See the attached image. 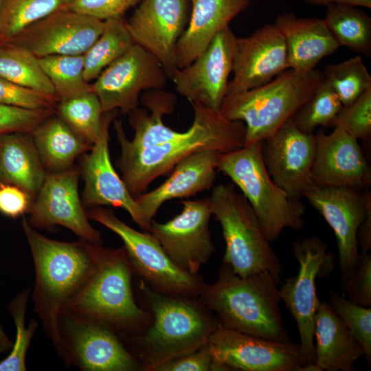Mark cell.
<instances>
[{
  "mask_svg": "<svg viewBox=\"0 0 371 371\" xmlns=\"http://www.w3.org/2000/svg\"><path fill=\"white\" fill-rule=\"evenodd\" d=\"M22 227L35 270L34 311L59 355L61 317L69 302L95 271L104 248L82 239L63 242L49 238L36 231L25 218Z\"/></svg>",
  "mask_w": 371,
  "mask_h": 371,
  "instance_id": "1",
  "label": "cell"
},
{
  "mask_svg": "<svg viewBox=\"0 0 371 371\" xmlns=\"http://www.w3.org/2000/svg\"><path fill=\"white\" fill-rule=\"evenodd\" d=\"M194 110L191 126L168 141L144 148L120 147L117 166L122 179L131 194L136 198L146 192L157 177L171 170L188 156L205 150L221 153L243 146L245 125L233 121L198 103H190Z\"/></svg>",
  "mask_w": 371,
  "mask_h": 371,
  "instance_id": "2",
  "label": "cell"
},
{
  "mask_svg": "<svg viewBox=\"0 0 371 371\" xmlns=\"http://www.w3.org/2000/svg\"><path fill=\"white\" fill-rule=\"evenodd\" d=\"M267 271L241 277L222 263L218 278L203 282L199 296L220 324L244 333L280 341H291L280 306L278 284Z\"/></svg>",
  "mask_w": 371,
  "mask_h": 371,
  "instance_id": "3",
  "label": "cell"
},
{
  "mask_svg": "<svg viewBox=\"0 0 371 371\" xmlns=\"http://www.w3.org/2000/svg\"><path fill=\"white\" fill-rule=\"evenodd\" d=\"M323 74L287 69L272 80L245 91L227 95L220 112L227 119L245 125L243 146L269 137L311 97Z\"/></svg>",
  "mask_w": 371,
  "mask_h": 371,
  "instance_id": "4",
  "label": "cell"
},
{
  "mask_svg": "<svg viewBox=\"0 0 371 371\" xmlns=\"http://www.w3.org/2000/svg\"><path fill=\"white\" fill-rule=\"evenodd\" d=\"M217 170L228 176L254 211L269 242L285 228L304 227L305 206L291 198L269 175L262 155V142L219 153Z\"/></svg>",
  "mask_w": 371,
  "mask_h": 371,
  "instance_id": "5",
  "label": "cell"
},
{
  "mask_svg": "<svg viewBox=\"0 0 371 371\" xmlns=\"http://www.w3.org/2000/svg\"><path fill=\"white\" fill-rule=\"evenodd\" d=\"M225 242L223 262L241 277L267 271L280 282L282 265L245 196L236 186L220 183L208 197Z\"/></svg>",
  "mask_w": 371,
  "mask_h": 371,
  "instance_id": "6",
  "label": "cell"
},
{
  "mask_svg": "<svg viewBox=\"0 0 371 371\" xmlns=\"http://www.w3.org/2000/svg\"><path fill=\"white\" fill-rule=\"evenodd\" d=\"M132 269L124 247L104 248L95 271L69 302L63 315L97 322L113 331L135 327L144 313L134 300Z\"/></svg>",
  "mask_w": 371,
  "mask_h": 371,
  "instance_id": "7",
  "label": "cell"
},
{
  "mask_svg": "<svg viewBox=\"0 0 371 371\" xmlns=\"http://www.w3.org/2000/svg\"><path fill=\"white\" fill-rule=\"evenodd\" d=\"M146 291L154 317L153 325L142 337L146 370L206 345L220 324L217 317L185 297Z\"/></svg>",
  "mask_w": 371,
  "mask_h": 371,
  "instance_id": "8",
  "label": "cell"
},
{
  "mask_svg": "<svg viewBox=\"0 0 371 371\" xmlns=\"http://www.w3.org/2000/svg\"><path fill=\"white\" fill-rule=\"evenodd\" d=\"M87 216L122 239L133 269L155 291L185 297L199 296L203 282L197 276L178 268L150 232H141L134 229L108 209L93 208Z\"/></svg>",
  "mask_w": 371,
  "mask_h": 371,
  "instance_id": "9",
  "label": "cell"
},
{
  "mask_svg": "<svg viewBox=\"0 0 371 371\" xmlns=\"http://www.w3.org/2000/svg\"><path fill=\"white\" fill-rule=\"evenodd\" d=\"M293 254L299 265L297 273L285 279L279 294L295 321L300 345L308 364L314 365L315 316L319 303L316 278L325 277L333 271L334 257L328 251L327 244L315 235L295 240Z\"/></svg>",
  "mask_w": 371,
  "mask_h": 371,
  "instance_id": "10",
  "label": "cell"
},
{
  "mask_svg": "<svg viewBox=\"0 0 371 371\" xmlns=\"http://www.w3.org/2000/svg\"><path fill=\"white\" fill-rule=\"evenodd\" d=\"M206 346L220 371H305L311 366L300 344L244 333L221 324Z\"/></svg>",
  "mask_w": 371,
  "mask_h": 371,
  "instance_id": "11",
  "label": "cell"
},
{
  "mask_svg": "<svg viewBox=\"0 0 371 371\" xmlns=\"http://www.w3.org/2000/svg\"><path fill=\"white\" fill-rule=\"evenodd\" d=\"M168 78L159 61L135 43L90 85L103 112L117 110L129 114L139 107L142 91L163 89Z\"/></svg>",
  "mask_w": 371,
  "mask_h": 371,
  "instance_id": "12",
  "label": "cell"
},
{
  "mask_svg": "<svg viewBox=\"0 0 371 371\" xmlns=\"http://www.w3.org/2000/svg\"><path fill=\"white\" fill-rule=\"evenodd\" d=\"M181 204L182 211L170 221L153 220L150 232L178 268L196 276L215 251L210 232L211 206L208 197Z\"/></svg>",
  "mask_w": 371,
  "mask_h": 371,
  "instance_id": "13",
  "label": "cell"
},
{
  "mask_svg": "<svg viewBox=\"0 0 371 371\" xmlns=\"http://www.w3.org/2000/svg\"><path fill=\"white\" fill-rule=\"evenodd\" d=\"M62 349L67 366L86 371H132L138 365L115 331L97 322L63 315L60 323Z\"/></svg>",
  "mask_w": 371,
  "mask_h": 371,
  "instance_id": "14",
  "label": "cell"
},
{
  "mask_svg": "<svg viewBox=\"0 0 371 371\" xmlns=\"http://www.w3.org/2000/svg\"><path fill=\"white\" fill-rule=\"evenodd\" d=\"M334 232L341 280L355 267L360 253L357 241L359 226L371 209L370 192L345 187L313 186L304 194Z\"/></svg>",
  "mask_w": 371,
  "mask_h": 371,
  "instance_id": "15",
  "label": "cell"
},
{
  "mask_svg": "<svg viewBox=\"0 0 371 371\" xmlns=\"http://www.w3.org/2000/svg\"><path fill=\"white\" fill-rule=\"evenodd\" d=\"M79 169L74 168L46 172L27 221L33 228L61 225L82 240L101 245V234L89 223L79 196Z\"/></svg>",
  "mask_w": 371,
  "mask_h": 371,
  "instance_id": "16",
  "label": "cell"
},
{
  "mask_svg": "<svg viewBox=\"0 0 371 371\" xmlns=\"http://www.w3.org/2000/svg\"><path fill=\"white\" fill-rule=\"evenodd\" d=\"M236 40L228 26L191 64L177 69L171 78L177 92L190 103L219 111L227 95Z\"/></svg>",
  "mask_w": 371,
  "mask_h": 371,
  "instance_id": "17",
  "label": "cell"
},
{
  "mask_svg": "<svg viewBox=\"0 0 371 371\" xmlns=\"http://www.w3.org/2000/svg\"><path fill=\"white\" fill-rule=\"evenodd\" d=\"M315 153V135L300 131L292 118L262 142V159L269 175L294 199L300 200L315 185L311 171Z\"/></svg>",
  "mask_w": 371,
  "mask_h": 371,
  "instance_id": "18",
  "label": "cell"
},
{
  "mask_svg": "<svg viewBox=\"0 0 371 371\" xmlns=\"http://www.w3.org/2000/svg\"><path fill=\"white\" fill-rule=\"evenodd\" d=\"M188 10V0H141L126 22L134 43L152 54L170 79L177 69L175 49Z\"/></svg>",
  "mask_w": 371,
  "mask_h": 371,
  "instance_id": "19",
  "label": "cell"
},
{
  "mask_svg": "<svg viewBox=\"0 0 371 371\" xmlns=\"http://www.w3.org/2000/svg\"><path fill=\"white\" fill-rule=\"evenodd\" d=\"M104 21L67 8L30 25L9 42L36 57L83 55L100 36Z\"/></svg>",
  "mask_w": 371,
  "mask_h": 371,
  "instance_id": "20",
  "label": "cell"
},
{
  "mask_svg": "<svg viewBox=\"0 0 371 371\" xmlns=\"http://www.w3.org/2000/svg\"><path fill=\"white\" fill-rule=\"evenodd\" d=\"M118 111L103 112L99 138L81 161L85 181L84 206H112L126 211L137 225L146 232L151 224L144 218L135 199L114 169L109 153V127Z\"/></svg>",
  "mask_w": 371,
  "mask_h": 371,
  "instance_id": "21",
  "label": "cell"
},
{
  "mask_svg": "<svg viewBox=\"0 0 371 371\" xmlns=\"http://www.w3.org/2000/svg\"><path fill=\"white\" fill-rule=\"evenodd\" d=\"M287 69L284 38L275 23L267 24L249 36L237 38L227 95L265 85Z\"/></svg>",
  "mask_w": 371,
  "mask_h": 371,
  "instance_id": "22",
  "label": "cell"
},
{
  "mask_svg": "<svg viewBox=\"0 0 371 371\" xmlns=\"http://www.w3.org/2000/svg\"><path fill=\"white\" fill-rule=\"evenodd\" d=\"M315 135L311 175L315 186L359 190L370 184V169L357 139L337 127L330 134L319 129Z\"/></svg>",
  "mask_w": 371,
  "mask_h": 371,
  "instance_id": "23",
  "label": "cell"
},
{
  "mask_svg": "<svg viewBox=\"0 0 371 371\" xmlns=\"http://www.w3.org/2000/svg\"><path fill=\"white\" fill-rule=\"evenodd\" d=\"M219 152L201 150L178 162L170 177L152 191L135 199L150 224L162 204L168 200L186 199L211 188L217 171Z\"/></svg>",
  "mask_w": 371,
  "mask_h": 371,
  "instance_id": "24",
  "label": "cell"
},
{
  "mask_svg": "<svg viewBox=\"0 0 371 371\" xmlns=\"http://www.w3.org/2000/svg\"><path fill=\"white\" fill-rule=\"evenodd\" d=\"M192 12L175 49L177 69L191 64L215 36L245 10L249 0H191Z\"/></svg>",
  "mask_w": 371,
  "mask_h": 371,
  "instance_id": "25",
  "label": "cell"
},
{
  "mask_svg": "<svg viewBox=\"0 0 371 371\" xmlns=\"http://www.w3.org/2000/svg\"><path fill=\"white\" fill-rule=\"evenodd\" d=\"M274 23L284 38L289 69L311 71L340 47L324 19L285 13L278 15Z\"/></svg>",
  "mask_w": 371,
  "mask_h": 371,
  "instance_id": "26",
  "label": "cell"
},
{
  "mask_svg": "<svg viewBox=\"0 0 371 371\" xmlns=\"http://www.w3.org/2000/svg\"><path fill=\"white\" fill-rule=\"evenodd\" d=\"M315 364L319 371H355L363 351L346 324L326 301L319 302L315 316Z\"/></svg>",
  "mask_w": 371,
  "mask_h": 371,
  "instance_id": "27",
  "label": "cell"
},
{
  "mask_svg": "<svg viewBox=\"0 0 371 371\" xmlns=\"http://www.w3.org/2000/svg\"><path fill=\"white\" fill-rule=\"evenodd\" d=\"M46 172L31 133L0 135V181L37 194Z\"/></svg>",
  "mask_w": 371,
  "mask_h": 371,
  "instance_id": "28",
  "label": "cell"
},
{
  "mask_svg": "<svg viewBox=\"0 0 371 371\" xmlns=\"http://www.w3.org/2000/svg\"><path fill=\"white\" fill-rule=\"evenodd\" d=\"M31 135L42 163L49 172L70 168L75 159L92 146L58 115L47 117Z\"/></svg>",
  "mask_w": 371,
  "mask_h": 371,
  "instance_id": "29",
  "label": "cell"
},
{
  "mask_svg": "<svg viewBox=\"0 0 371 371\" xmlns=\"http://www.w3.org/2000/svg\"><path fill=\"white\" fill-rule=\"evenodd\" d=\"M324 21L339 46L371 54V19L356 6L329 4Z\"/></svg>",
  "mask_w": 371,
  "mask_h": 371,
  "instance_id": "30",
  "label": "cell"
},
{
  "mask_svg": "<svg viewBox=\"0 0 371 371\" xmlns=\"http://www.w3.org/2000/svg\"><path fill=\"white\" fill-rule=\"evenodd\" d=\"M0 77L58 99L38 58L22 46L10 42L0 45Z\"/></svg>",
  "mask_w": 371,
  "mask_h": 371,
  "instance_id": "31",
  "label": "cell"
},
{
  "mask_svg": "<svg viewBox=\"0 0 371 371\" xmlns=\"http://www.w3.org/2000/svg\"><path fill=\"white\" fill-rule=\"evenodd\" d=\"M135 44L126 21L120 18L104 21L103 30L83 54V76L89 82L95 79L110 64L124 54Z\"/></svg>",
  "mask_w": 371,
  "mask_h": 371,
  "instance_id": "32",
  "label": "cell"
},
{
  "mask_svg": "<svg viewBox=\"0 0 371 371\" xmlns=\"http://www.w3.org/2000/svg\"><path fill=\"white\" fill-rule=\"evenodd\" d=\"M69 0H1L0 45L9 42L24 29L59 10Z\"/></svg>",
  "mask_w": 371,
  "mask_h": 371,
  "instance_id": "33",
  "label": "cell"
},
{
  "mask_svg": "<svg viewBox=\"0 0 371 371\" xmlns=\"http://www.w3.org/2000/svg\"><path fill=\"white\" fill-rule=\"evenodd\" d=\"M44 73L52 84L58 101L91 91L83 76V55H51L38 58Z\"/></svg>",
  "mask_w": 371,
  "mask_h": 371,
  "instance_id": "34",
  "label": "cell"
},
{
  "mask_svg": "<svg viewBox=\"0 0 371 371\" xmlns=\"http://www.w3.org/2000/svg\"><path fill=\"white\" fill-rule=\"evenodd\" d=\"M59 102L58 116L83 139L93 145L100 136L103 113L98 96L90 91Z\"/></svg>",
  "mask_w": 371,
  "mask_h": 371,
  "instance_id": "35",
  "label": "cell"
},
{
  "mask_svg": "<svg viewBox=\"0 0 371 371\" xmlns=\"http://www.w3.org/2000/svg\"><path fill=\"white\" fill-rule=\"evenodd\" d=\"M322 74L344 107L352 104L371 87V76L360 56L328 65Z\"/></svg>",
  "mask_w": 371,
  "mask_h": 371,
  "instance_id": "36",
  "label": "cell"
},
{
  "mask_svg": "<svg viewBox=\"0 0 371 371\" xmlns=\"http://www.w3.org/2000/svg\"><path fill=\"white\" fill-rule=\"evenodd\" d=\"M343 107L340 99L323 77L311 97L291 118L300 131L313 133L318 126H332Z\"/></svg>",
  "mask_w": 371,
  "mask_h": 371,
  "instance_id": "37",
  "label": "cell"
},
{
  "mask_svg": "<svg viewBox=\"0 0 371 371\" xmlns=\"http://www.w3.org/2000/svg\"><path fill=\"white\" fill-rule=\"evenodd\" d=\"M30 291L19 293L9 305L8 309L16 326V337L12 351L0 361V371H25V357L32 338L38 326L32 319L28 326L25 325V314Z\"/></svg>",
  "mask_w": 371,
  "mask_h": 371,
  "instance_id": "38",
  "label": "cell"
},
{
  "mask_svg": "<svg viewBox=\"0 0 371 371\" xmlns=\"http://www.w3.org/2000/svg\"><path fill=\"white\" fill-rule=\"evenodd\" d=\"M327 302L361 345L370 367L371 308L355 304L333 290L329 291Z\"/></svg>",
  "mask_w": 371,
  "mask_h": 371,
  "instance_id": "39",
  "label": "cell"
},
{
  "mask_svg": "<svg viewBox=\"0 0 371 371\" xmlns=\"http://www.w3.org/2000/svg\"><path fill=\"white\" fill-rule=\"evenodd\" d=\"M333 126L339 128L357 139H368L371 134V87L355 101L343 107Z\"/></svg>",
  "mask_w": 371,
  "mask_h": 371,
  "instance_id": "40",
  "label": "cell"
},
{
  "mask_svg": "<svg viewBox=\"0 0 371 371\" xmlns=\"http://www.w3.org/2000/svg\"><path fill=\"white\" fill-rule=\"evenodd\" d=\"M343 296L359 305L371 308V255L360 253L347 277L339 280Z\"/></svg>",
  "mask_w": 371,
  "mask_h": 371,
  "instance_id": "41",
  "label": "cell"
},
{
  "mask_svg": "<svg viewBox=\"0 0 371 371\" xmlns=\"http://www.w3.org/2000/svg\"><path fill=\"white\" fill-rule=\"evenodd\" d=\"M53 113V109H30L0 104V135L12 133H31Z\"/></svg>",
  "mask_w": 371,
  "mask_h": 371,
  "instance_id": "42",
  "label": "cell"
},
{
  "mask_svg": "<svg viewBox=\"0 0 371 371\" xmlns=\"http://www.w3.org/2000/svg\"><path fill=\"white\" fill-rule=\"evenodd\" d=\"M58 99L0 77V104L30 109H53Z\"/></svg>",
  "mask_w": 371,
  "mask_h": 371,
  "instance_id": "43",
  "label": "cell"
},
{
  "mask_svg": "<svg viewBox=\"0 0 371 371\" xmlns=\"http://www.w3.org/2000/svg\"><path fill=\"white\" fill-rule=\"evenodd\" d=\"M141 0H69L67 8L101 21L120 18Z\"/></svg>",
  "mask_w": 371,
  "mask_h": 371,
  "instance_id": "44",
  "label": "cell"
},
{
  "mask_svg": "<svg viewBox=\"0 0 371 371\" xmlns=\"http://www.w3.org/2000/svg\"><path fill=\"white\" fill-rule=\"evenodd\" d=\"M217 370L207 346L153 367L150 371Z\"/></svg>",
  "mask_w": 371,
  "mask_h": 371,
  "instance_id": "45",
  "label": "cell"
},
{
  "mask_svg": "<svg viewBox=\"0 0 371 371\" xmlns=\"http://www.w3.org/2000/svg\"><path fill=\"white\" fill-rule=\"evenodd\" d=\"M31 195L18 186L0 181V213L16 218L30 210Z\"/></svg>",
  "mask_w": 371,
  "mask_h": 371,
  "instance_id": "46",
  "label": "cell"
},
{
  "mask_svg": "<svg viewBox=\"0 0 371 371\" xmlns=\"http://www.w3.org/2000/svg\"><path fill=\"white\" fill-rule=\"evenodd\" d=\"M357 241L361 253H370L371 250V209L368 210L359 226Z\"/></svg>",
  "mask_w": 371,
  "mask_h": 371,
  "instance_id": "47",
  "label": "cell"
},
{
  "mask_svg": "<svg viewBox=\"0 0 371 371\" xmlns=\"http://www.w3.org/2000/svg\"><path fill=\"white\" fill-rule=\"evenodd\" d=\"M311 5H328L329 4L348 5L371 8V0H303Z\"/></svg>",
  "mask_w": 371,
  "mask_h": 371,
  "instance_id": "48",
  "label": "cell"
},
{
  "mask_svg": "<svg viewBox=\"0 0 371 371\" xmlns=\"http://www.w3.org/2000/svg\"><path fill=\"white\" fill-rule=\"evenodd\" d=\"M13 343L8 338L0 325V353L5 352L12 348Z\"/></svg>",
  "mask_w": 371,
  "mask_h": 371,
  "instance_id": "49",
  "label": "cell"
},
{
  "mask_svg": "<svg viewBox=\"0 0 371 371\" xmlns=\"http://www.w3.org/2000/svg\"><path fill=\"white\" fill-rule=\"evenodd\" d=\"M1 0H0V5H1Z\"/></svg>",
  "mask_w": 371,
  "mask_h": 371,
  "instance_id": "50",
  "label": "cell"
}]
</instances>
